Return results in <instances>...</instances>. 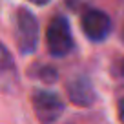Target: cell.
<instances>
[{
    "label": "cell",
    "mask_w": 124,
    "mask_h": 124,
    "mask_svg": "<svg viewBox=\"0 0 124 124\" xmlns=\"http://www.w3.org/2000/svg\"><path fill=\"white\" fill-rule=\"evenodd\" d=\"M15 40L22 55L33 53L39 44V22L33 13L24 8H20L15 16Z\"/></svg>",
    "instance_id": "cell-1"
},
{
    "label": "cell",
    "mask_w": 124,
    "mask_h": 124,
    "mask_svg": "<svg viewBox=\"0 0 124 124\" xmlns=\"http://www.w3.org/2000/svg\"><path fill=\"white\" fill-rule=\"evenodd\" d=\"M46 46L53 57H66L73 49V37H71L70 24L64 16H53L46 27Z\"/></svg>",
    "instance_id": "cell-2"
},
{
    "label": "cell",
    "mask_w": 124,
    "mask_h": 124,
    "mask_svg": "<svg viewBox=\"0 0 124 124\" xmlns=\"http://www.w3.org/2000/svg\"><path fill=\"white\" fill-rule=\"evenodd\" d=\"M31 102H33V109H35V115L40 120V124H55L64 111L62 101L55 93L49 91H37Z\"/></svg>",
    "instance_id": "cell-3"
},
{
    "label": "cell",
    "mask_w": 124,
    "mask_h": 124,
    "mask_svg": "<svg viewBox=\"0 0 124 124\" xmlns=\"http://www.w3.org/2000/svg\"><path fill=\"white\" fill-rule=\"evenodd\" d=\"M80 26L84 35L93 42H101L111 31V20L101 9H88L80 18Z\"/></svg>",
    "instance_id": "cell-4"
},
{
    "label": "cell",
    "mask_w": 124,
    "mask_h": 124,
    "mask_svg": "<svg viewBox=\"0 0 124 124\" xmlns=\"http://www.w3.org/2000/svg\"><path fill=\"white\" fill-rule=\"evenodd\" d=\"M18 70L13 62V57L0 42V91L15 93L18 89Z\"/></svg>",
    "instance_id": "cell-5"
},
{
    "label": "cell",
    "mask_w": 124,
    "mask_h": 124,
    "mask_svg": "<svg viewBox=\"0 0 124 124\" xmlns=\"http://www.w3.org/2000/svg\"><path fill=\"white\" fill-rule=\"evenodd\" d=\"M66 89H68V97L77 106H89L93 102V99H95L91 80L86 75H78V77L71 78L68 82Z\"/></svg>",
    "instance_id": "cell-6"
},
{
    "label": "cell",
    "mask_w": 124,
    "mask_h": 124,
    "mask_svg": "<svg viewBox=\"0 0 124 124\" xmlns=\"http://www.w3.org/2000/svg\"><path fill=\"white\" fill-rule=\"evenodd\" d=\"M40 78L44 82H55L57 80V71L53 68H42L40 70Z\"/></svg>",
    "instance_id": "cell-7"
},
{
    "label": "cell",
    "mask_w": 124,
    "mask_h": 124,
    "mask_svg": "<svg viewBox=\"0 0 124 124\" xmlns=\"http://www.w3.org/2000/svg\"><path fill=\"white\" fill-rule=\"evenodd\" d=\"M117 113H119V120L124 124V97L119 101V106H117Z\"/></svg>",
    "instance_id": "cell-8"
},
{
    "label": "cell",
    "mask_w": 124,
    "mask_h": 124,
    "mask_svg": "<svg viewBox=\"0 0 124 124\" xmlns=\"http://www.w3.org/2000/svg\"><path fill=\"white\" fill-rule=\"evenodd\" d=\"M29 2H33V4H37V6H44V4H47L49 0H29Z\"/></svg>",
    "instance_id": "cell-9"
}]
</instances>
